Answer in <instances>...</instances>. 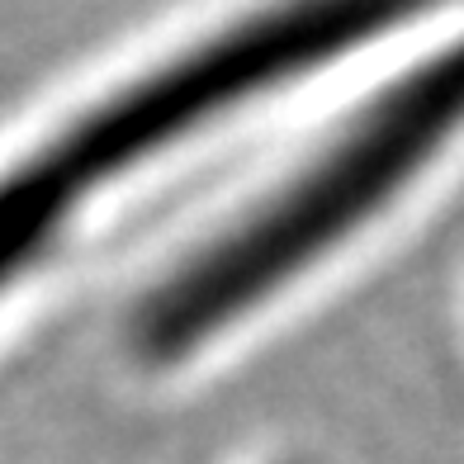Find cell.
I'll return each instance as SVG.
<instances>
[{
	"instance_id": "7a4b0ae2",
	"label": "cell",
	"mask_w": 464,
	"mask_h": 464,
	"mask_svg": "<svg viewBox=\"0 0 464 464\" xmlns=\"http://www.w3.org/2000/svg\"><path fill=\"white\" fill-rule=\"evenodd\" d=\"M459 123L464 38L421 62L412 76L393 81L384 95H374L346 123V133L256 218L166 280L138 318V346L152 361H176L195 351L204 336H214L276 285H285L294 270H304L323 246L342 242Z\"/></svg>"
},
{
	"instance_id": "6da1fadb",
	"label": "cell",
	"mask_w": 464,
	"mask_h": 464,
	"mask_svg": "<svg viewBox=\"0 0 464 464\" xmlns=\"http://www.w3.org/2000/svg\"><path fill=\"white\" fill-rule=\"evenodd\" d=\"M440 0H285L81 114L0 176V285L14 280L95 185L318 62L379 38Z\"/></svg>"
}]
</instances>
